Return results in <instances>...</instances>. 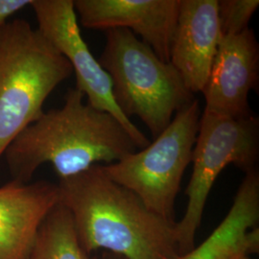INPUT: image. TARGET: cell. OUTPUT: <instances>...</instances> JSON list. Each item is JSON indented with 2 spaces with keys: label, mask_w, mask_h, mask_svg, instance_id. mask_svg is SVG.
I'll use <instances>...</instances> for the list:
<instances>
[{
  "label": "cell",
  "mask_w": 259,
  "mask_h": 259,
  "mask_svg": "<svg viewBox=\"0 0 259 259\" xmlns=\"http://www.w3.org/2000/svg\"><path fill=\"white\" fill-rule=\"evenodd\" d=\"M59 203L71 213L79 242L124 259H177V222L152 212L129 189L114 183L101 164L60 180Z\"/></svg>",
  "instance_id": "obj_1"
},
{
  "label": "cell",
  "mask_w": 259,
  "mask_h": 259,
  "mask_svg": "<svg viewBox=\"0 0 259 259\" xmlns=\"http://www.w3.org/2000/svg\"><path fill=\"white\" fill-rule=\"evenodd\" d=\"M138 150L119 121L93 108L73 88L62 108L44 111L11 142L3 157L13 181L27 184L45 163L63 180L119 161Z\"/></svg>",
  "instance_id": "obj_2"
},
{
  "label": "cell",
  "mask_w": 259,
  "mask_h": 259,
  "mask_svg": "<svg viewBox=\"0 0 259 259\" xmlns=\"http://www.w3.org/2000/svg\"><path fill=\"white\" fill-rule=\"evenodd\" d=\"M72 73L69 62L27 20L0 24V158Z\"/></svg>",
  "instance_id": "obj_3"
},
{
  "label": "cell",
  "mask_w": 259,
  "mask_h": 259,
  "mask_svg": "<svg viewBox=\"0 0 259 259\" xmlns=\"http://www.w3.org/2000/svg\"><path fill=\"white\" fill-rule=\"evenodd\" d=\"M98 62L109 74L117 107L128 118L139 116L153 139L166 129L175 114L194 100L170 62L125 28L106 31Z\"/></svg>",
  "instance_id": "obj_4"
},
{
  "label": "cell",
  "mask_w": 259,
  "mask_h": 259,
  "mask_svg": "<svg viewBox=\"0 0 259 259\" xmlns=\"http://www.w3.org/2000/svg\"><path fill=\"white\" fill-rule=\"evenodd\" d=\"M202 111L197 99L177 112L146 148L119 161L101 164L106 175L137 195L152 212L175 221V202L185 169L192 161Z\"/></svg>",
  "instance_id": "obj_5"
},
{
  "label": "cell",
  "mask_w": 259,
  "mask_h": 259,
  "mask_svg": "<svg viewBox=\"0 0 259 259\" xmlns=\"http://www.w3.org/2000/svg\"><path fill=\"white\" fill-rule=\"evenodd\" d=\"M258 156L259 119L255 114L232 118L202 112L192 153V175L185 191L187 205L184 217L177 222L181 255L196 247L206 200L220 173L230 164L245 174L256 170Z\"/></svg>",
  "instance_id": "obj_6"
},
{
  "label": "cell",
  "mask_w": 259,
  "mask_h": 259,
  "mask_svg": "<svg viewBox=\"0 0 259 259\" xmlns=\"http://www.w3.org/2000/svg\"><path fill=\"white\" fill-rule=\"evenodd\" d=\"M37 29L69 62L76 89L93 108L113 115L129 133L139 150L151 143L147 137L117 107L109 74L92 54L81 35L73 0H32Z\"/></svg>",
  "instance_id": "obj_7"
},
{
  "label": "cell",
  "mask_w": 259,
  "mask_h": 259,
  "mask_svg": "<svg viewBox=\"0 0 259 259\" xmlns=\"http://www.w3.org/2000/svg\"><path fill=\"white\" fill-rule=\"evenodd\" d=\"M77 19L95 30L125 28L170 62L181 0H75Z\"/></svg>",
  "instance_id": "obj_8"
},
{
  "label": "cell",
  "mask_w": 259,
  "mask_h": 259,
  "mask_svg": "<svg viewBox=\"0 0 259 259\" xmlns=\"http://www.w3.org/2000/svg\"><path fill=\"white\" fill-rule=\"evenodd\" d=\"M258 68V44L252 29L222 36L203 91L204 111L232 118L253 115L249 95L257 87Z\"/></svg>",
  "instance_id": "obj_9"
},
{
  "label": "cell",
  "mask_w": 259,
  "mask_h": 259,
  "mask_svg": "<svg viewBox=\"0 0 259 259\" xmlns=\"http://www.w3.org/2000/svg\"><path fill=\"white\" fill-rule=\"evenodd\" d=\"M221 38L218 0H181L170 63L190 93H203Z\"/></svg>",
  "instance_id": "obj_10"
},
{
  "label": "cell",
  "mask_w": 259,
  "mask_h": 259,
  "mask_svg": "<svg viewBox=\"0 0 259 259\" xmlns=\"http://www.w3.org/2000/svg\"><path fill=\"white\" fill-rule=\"evenodd\" d=\"M58 203V185L47 181L0 186V259H29L41 223Z\"/></svg>",
  "instance_id": "obj_11"
},
{
  "label": "cell",
  "mask_w": 259,
  "mask_h": 259,
  "mask_svg": "<svg viewBox=\"0 0 259 259\" xmlns=\"http://www.w3.org/2000/svg\"><path fill=\"white\" fill-rule=\"evenodd\" d=\"M259 174H245L227 216L193 250L177 259H236L259 250ZM94 259H124L102 251Z\"/></svg>",
  "instance_id": "obj_12"
},
{
  "label": "cell",
  "mask_w": 259,
  "mask_h": 259,
  "mask_svg": "<svg viewBox=\"0 0 259 259\" xmlns=\"http://www.w3.org/2000/svg\"><path fill=\"white\" fill-rule=\"evenodd\" d=\"M29 259H94L77 236L71 213L58 203L41 223Z\"/></svg>",
  "instance_id": "obj_13"
},
{
  "label": "cell",
  "mask_w": 259,
  "mask_h": 259,
  "mask_svg": "<svg viewBox=\"0 0 259 259\" xmlns=\"http://www.w3.org/2000/svg\"><path fill=\"white\" fill-rule=\"evenodd\" d=\"M258 7V0L218 1V16L223 37L237 35L248 29L250 19Z\"/></svg>",
  "instance_id": "obj_14"
},
{
  "label": "cell",
  "mask_w": 259,
  "mask_h": 259,
  "mask_svg": "<svg viewBox=\"0 0 259 259\" xmlns=\"http://www.w3.org/2000/svg\"><path fill=\"white\" fill-rule=\"evenodd\" d=\"M32 0H0V24L31 5Z\"/></svg>",
  "instance_id": "obj_15"
},
{
  "label": "cell",
  "mask_w": 259,
  "mask_h": 259,
  "mask_svg": "<svg viewBox=\"0 0 259 259\" xmlns=\"http://www.w3.org/2000/svg\"><path fill=\"white\" fill-rule=\"evenodd\" d=\"M236 259H251L250 258V255H243V256H241V257H238V258Z\"/></svg>",
  "instance_id": "obj_16"
}]
</instances>
